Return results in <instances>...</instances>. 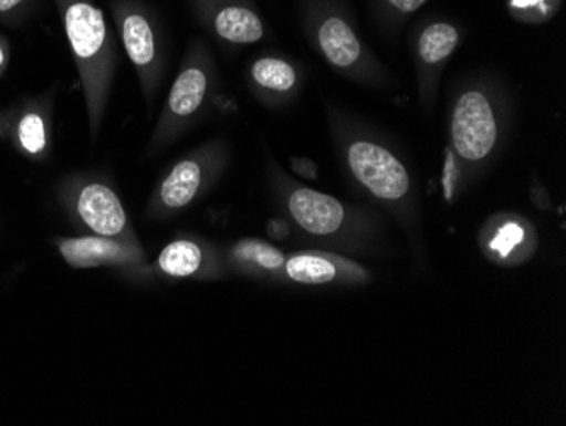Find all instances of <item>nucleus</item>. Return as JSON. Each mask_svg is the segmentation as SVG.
<instances>
[{"label":"nucleus","instance_id":"obj_1","mask_svg":"<svg viewBox=\"0 0 566 426\" xmlns=\"http://www.w3.org/2000/svg\"><path fill=\"white\" fill-rule=\"evenodd\" d=\"M84 92L88 128L97 138L117 69V44L94 0H55Z\"/></svg>","mask_w":566,"mask_h":426},{"label":"nucleus","instance_id":"obj_2","mask_svg":"<svg viewBox=\"0 0 566 426\" xmlns=\"http://www.w3.org/2000/svg\"><path fill=\"white\" fill-rule=\"evenodd\" d=\"M214 85L216 66L208 44L192 41L153 129L148 154H158L192 126L211 98Z\"/></svg>","mask_w":566,"mask_h":426},{"label":"nucleus","instance_id":"obj_3","mask_svg":"<svg viewBox=\"0 0 566 426\" xmlns=\"http://www.w3.org/2000/svg\"><path fill=\"white\" fill-rule=\"evenodd\" d=\"M56 193L70 218L88 235L138 241L123 200L106 177L95 172H76L66 175Z\"/></svg>","mask_w":566,"mask_h":426},{"label":"nucleus","instance_id":"obj_4","mask_svg":"<svg viewBox=\"0 0 566 426\" xmlns=\"http://www.w3.org/2000/svg\"><path fill=\"white\" fill-rule=\"evenodd\" d=\"M111 14L127 59L138 75L148 107L153 106L165 70V43L157 14L143 0H113Z\"/></svg>","mask_w":566,"mask_h":426},{"label":"nucleus","instance_id":"obj_5","mask_svg":"<svg viewBox=\"0 0 566 426\" xmlns=\"http://www.w3.org/2000/svg\"><path fill=\"white\" fill-rule=\"evenodd\" d=\"M224 165L226 149L218 142L200 146L175 162L153 193L148 215L165 218L189 208L206 187L218 179Z\"/></svg>","mask_w":566,"mask_h":426},{"label":"nucleus","instance_id":"obj_6","mask_svg":"<svg viewBox=\"0 0 566 426\" xmlns=\"http://www.w3.org/2000/svg\"><path fill=\"white\" fill-rule=\"evenodd\" d=\"M302 15L308 38L331 66L352 72L367 60V48L336 2L307 0Z\"/></svg>","mask_w":566,"mask_h":426},{"label":"nucleus","instance_id":"obj_7","mask_svg":"<svg viewBox=\"0 0 566 426\" xmlns=\"http://www.w3.org/2000/svg\"><path fill=\"white\" fill-rule=\"evenodd\" d=\"M499 121L492 101L479 89L463 92L451 114V143L454 154L469 164H479L494 152Z\"/></svg>","mask_w":566,"mask_h":426},{"label":"nucleus","instance_id":"obj_8","mask_svg":"<svg viewBox=\"0 0 566 426\" xmlns=\"http://www.w3.org/2000/svg\"><path fill=\"white\" fill-rule=\"evenodd\" d=\"M345 154L353 177L377 199L397 202L410 193L406 165L380 143L364 138L352 139Z\"/></svg>","mask_w":566,"mask_h":426},{"label":"nucleus","instance_id":"obj_9","mask_svg":"<svg viewBox=\"0 0 566 426\" xmlns=\"http://www.w3.org/2000/svg\"><path fill=\"white\" fill-rule=\"evenodd\" d=\"M189 6L200 27L216 40L247 46L265 38V22L253 0H189Z\"/></svg>","mask_w":566,"mask_h":426},{"label":"nucleus","instance_id":"obj_10","mask_svg":"<svg viewBox=\"0 0 566 426\" xmlns=\"http://www.w3.org/2000/svg\"><path fill=\"white\" fill-rule=\"evenodd\" d=\"M4 138L22 157L43 162L53 146V104L50 97L25 98L2 114Z\"/></svg>","mask_w":566,"mask_h":426},{"label":"nucleus","instance_id":"obj_11","mask_svg":"<svg viewBox=\"0 0 566 426\" xmlns=\"http://www.w3.org/2000/svg\"><path fill=\"white\" fill-rule=\"evenodd\" d=\"M60 256L73 269H94V267H120L135 269L146 260L139 241L114 240V238L85 237L62 238L56 241Z\"/></svg>","mask_w":566,"mask_h":426},{"label":"nucleus","instance_id":"obj_12","mask_svg":"<svg viewBox=\"0 0 566 426\" xmlns=\"http://www.w3.org/2000/svg\"><path fill=\"white\" fill-rule=\"evenodd\" d=\"M287 209L302 230L316 237L336 233L346 219L345 206L338 199L308 187L287 190Z\"/></svg>","mask_w":566,"mask_h":426},{"label":"nucleus","instance_id":"obj_13","mask_svg":"<svg viewBox=\"0 0 566 426\" xmlns=\"http://www.w3.org/2000/svg\"><path fill=\"white\" fill-rule=\"evenodd\" d=\"M251 85L266 101L287 98L298 85V72L289 60L262 56L250 66Z\"/></svg>","mask_w":566,"mask_h":426},{"label":"nucleus","instance_id":"obj_14","mask_svg":"<svg viewBox=\"0 0 566 426\" xmlns=\"http://www.w3.org/2000/svg\"><path fill=\"white\" fill-rule=\"evenodd\" d=\"M460 30L451 22L434 21L421 31L418 38V59L426 69H434L447 62L458 44Z\"/></svg>","mask_w":566,"mask_h":426},{"label":"nucleus","instance_id":"obj_15","mask_svg":"<svg viewBox=\"0 0 566 426\" xmlns=\"http://www.w3.org/2000/svg\"><path fill=\"white\" fill-rule=\"evenodd\" d=\"M283 270L297 284H329L342 276V267L333 257L323 253H297L285 259Z\"/></svg>","mask_w":566,"mask_h":426},{"label":"nucleus","instance_id":"obj_16","mask_svg":"<svg viewBox=\"0 0 566 426\" xmlns=\"http://www.w3.org/2000/svg\"><path fill=\"white\" fill-rule=\"evenodd\" d=\"M203 266L200 245L192 240H175L161 250L157 267L168 278H192Z\"/></svg>","mask_w":566,"mask_h":426},{"label":"nucleus","instance_id":"obj_17","mask_svg":"<svg viewBox=\"0 0 566 426\" xmlns=\"http://www.w3.org/2000/svg\"><path fill=\"white\" fill-rule=\"evenodd\" d=\"M233 259L265 272H276L285 266V256L279 248L260 240L238 241L233 247Z\"/></svg>","mask_w":566,"mask_h":426},{"label":"nucleus","instance_id":"obj_18","mask_svg":"<svg viewBox=\"0 0 566 426\" xmlns=\"http://www.w3.org/2000/svg\"><path fill=\"white\" fill-rule=\"evenodd\" d=\"M563 0H505L509 14L524 24H543L558 14Z\"/></svg>","mask_w":566,"mask_h":426},{"label":"nucleus","instance_id":"obj_19","mask_svg":"<svg viewBox=\"0 0 566 426\" xmlns=\"http://www.w3.org/2000/svg\"><path fill=\"white\" fill-rule=\"evenodd\" d=\"M524 237H526V235H524V228L517 225V222L509 221L505 222L504 227L495 235L491 248L495 253H499V256L509 257L517 245L523 243Z\"/></svg>","mask_w":566,"mask_h":426},{"label":"nucleus","instance_id":"obj_20","mask_svg":"<svg viewBox=\"0 0 566 426\" xmlns=\"http://www.w3.org/2000/svg\"><path fill=\"white\" fill-rule=\"evenodd\" d=\"M36 6L38 0H0V22L8 27L21 24Z\"/></svg>","mask_w":566,"mask_h":426},{"label":"nucleus","instance_id":"obj_21","mask_svg":"<svg viewBox=\"0 0 566 426\" xmlns=\"http://www.w3.org/2000/svg\"><path fill=\"white\" fill-rule=\"evenodd\" d=\"M428 2L429 0H377L381 14L390 18H409Z\"/></svg>","mask_w":566,"mask_h":426},{"label":"nucleus","instance_id":"obj_22","mask_svg":"<svg viewBox=\"0 0 566 426\" xmlns=\"http://www.w3.org/2000/svg\"><path fill=\"white\" fill-rule=\"evenodd\" d=\"M291 167L302 179H317V165L313 160H308V158L294 157L291 160Z\"/></svg>","mask_w":566,"mask_h":426},{"label":"nucleus","instance_id":"obj_23","mask_svg":"<svg viewBox=\"0 0 566 426\" xmlns=\"http://www.w3.org/2000/svg\"><path fill=\"white\" fill-rule=\"evenodd\" d=\"M9 62H11V43L8 38L0 34V77H4Z\"/></svg>","mask_w":566,"mask_h":426},{"label":"nucleus","instance_id":"obj_24","mask_svg":"<svg viewBox=\"0 0 566 426\" xmlns=\"http://www.w3.org/2000/svg\"><path fill=\"white\" fill-rule=\"evenodd\" d=\"M0 138H4V120L0 116Z\"/></svg>","mask_w":566,"mask_h":426}]
</instances>
